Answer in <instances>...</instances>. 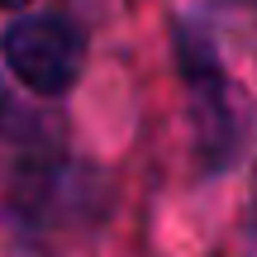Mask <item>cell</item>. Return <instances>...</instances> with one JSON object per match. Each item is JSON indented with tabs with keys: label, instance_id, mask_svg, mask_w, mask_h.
<instances>
[{
	"label": "cell",
	"instance_id": "cell-2",
	"mask_svg": "<svg viewBox=\"0 0 257 257\" xmlns=\"http://www.w3.org/2000/svg\"><path fill=\"white\" fill-rule=\"evenodd\" d=\"M0 62L29 95L62 100L76 91V81L86 72V34L72 15L19 10L0 29Z\"/></svg>",
	"mask_w": 257,
	"mask_h": 257
},
{
	"label": "cell",
	"instance_id": "cell-3",
	"mask_svg": "<svg viewBox=\"0 0 257 257\" xmlns=\"http://www.w3.org/2000/svg\"><path fill=\"white\" fill-rule=\"evenodd\" d=\"M34 0H0V10H10V15H19V10H29Z\"/></svg>",
	"mask_w": 257,
	"mask_h": 257
},
{
	"label": "cell",
	"instance_id": "cell-5",
	"mask_svg": "<svg viewBox=\"0 0 257 257\" xmlns=\"http://www.w3.org/2000/svg\"><path fill=\"white\" fill-rule=\"evenodd\" d=\"M238 5H257V0H238Z\"/></svg>",
	"mask_w": 257,
	"mask_h": 257
},
{
	"label": "cell",
	"instance_id": "cell-1",
	"mask_svg": "<svg viewBox=\"0 0 257 257\" xmlns=\"http://www.w3.org/2000/svg\"><path fill=\"white\" fill-rule=\"evenodd\" d=\"M172 48H176V72L186 86V114L195 128V153L205 172H224L238 153V119H233V95H229V72L219 62L210 29L195 19L172 24Z\"/></svg>",
	"mask_w": 257,
	"mask_h": 257
},
{
	"label": "cell",
	"instance_id": "cell-4",
	"mask_svg": "<svg viewBox=\"0 0 257 257\" xmlns=\"http://www.w3.org/2000/svg\"><path fill=\"white\" fill-rule=\"evenodd\" d=\"M252 233H257V176H252Z\"/></svg>",
	"mask_w": 257,
	"mask_h": 257
}]
</instances>
